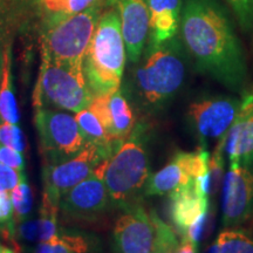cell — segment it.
Listing matches in <instances>:
<instances>
[{
    "label": "cell",
    "instance_id": "11",
    "mask_svg": "<svg viewBox=\"0 0 253 253\" xmlns=\"http://www.w3.org/2000/svg\"><path fill=\"white\" fill-rule=\"evenodd\" d=\"M107 161L108 158L103 160L88 178L72 188L61 198L59 209L63 218L74 221L93 220L106 212L112 203L103 182Z\"/></svg>",
    "mask_w": 253,
    "mask_h": 253
},
{
    "label": "cell",
    "instance_id": "4",
    "mask_svg": "<svg viewBox=\"0 0 253 253\" xmlns=\"http://www.w3.org/2000/svg\"><path fill=\"white\" fill-rule=\"evenodd\" d=\"M149 176L144 128L134 126L131 134L119 144L107 161L103 182L112 204L126 209L137 203Z\"/></svg>",
    "mask_w": 253,
    "mask_h": 253
},
{
    "label": "cell",
    "instance_id": "15",
    "mask_svg": "<svg viewBox=\"0 0 253 253\" xmlns=\"http://www.w3.org/2000/svg\"><path fill=\"white\" fill-rule=\"evenodd\" d=\"M118 12L125 39L126 56L137 62L150 36V13L148 0H109Z\"/></svg>",
    "mask_w": 253,
    "mask_h": 253
},
{
    "label": "cell",
    "instance_id": "21",
    "mask_svg": "<svg viewBox=\"0 0 253 253\" xmlns=\"http://www.w3.org/2000/svg\"><path fill=\"white\" fill-rule=\"evenodd\" d=\"M89 250V244L81 236H55L47 242L38 243L37 252L41 253H82Z\"/></svg>",
    "mask_w": 253,
    "mask_h": 253
},
{
    "label": "cell",
    "instance_id": "26",
    "mask_svg": "<svg viewBox=\"0 0 253 253\" xmlns=\"http://www.w3.org/2000/svg\"><path fill=\"white\" fill-rule=\"evenodd\" d=\"M243 31H253V0H227Z\"/></svg>",
    "mask_w": 253,
    "mask_h": 253
},
{
    "label": "cell",
    "instance_id": "31",
    "mask_svg": "<svg viewBox=\"0 0 253 253\" xmlns=\"http://www.w3.org/2000/svg\"><path fill=\"white\" fill-rule=\"evenodd\" d=\"M18 236L19 238L27 240V242L39 243V224H38V219H25L21 223H19Z\"/></svg>",
    "mask_w": 253,
    "mask_h": 253
},
{
    "label": "cell",
    "instance_id": "12",
    "mask_svg": "<svg viewBox=\"0 0 253 253\" xmlns=\"http://www.w3.org/2000/svg\"><path fill=\"white\" fill-rule=\"evenodd\" d=\"M108 158L97 145L86 142L82 150L71 160L58 164H48L43 170L45 194L56 204L72 188L88 178L95 168Z\"/></svg>",
    "mask_w": 253,
    "mask_h": 253
},
{
    "label": "cell",
    "instance_id": "9",
    "mask_svg": "<svg viewBox=\"0 0 253 253\" xmlns=\"http://www.w3.org/2000/svg\"><path fill=\"white\" fill-rule=\"evenodd\" d=\"M208 175H211L210 155L205 147L196 151L179 150L162 169L149 176L143 191L145 196H168L192 179Z\"/></svg>",
    "mask_w": 253,
    "mask_h": 253
},
{
    "label": "cell",
    "instance_id": "10",
    "mask_svg": "<svg viewBox=\"0 0 253 253\" xmlns=\"http://www.w3.org/2000/svg\"><path fill=\"white\" fill-rule=\"evenodd\" d=\"M242 100L226 95L198 99L188 108V120L205 147L208 140H219L227 134L239 112Z\"/></svg>",
    "mask_w": 253,
    "mask_h": 253
},
{
    "label": "cell",
    "instance_id": "23",
    "mask_svg": "<svg viewBox=\"0 0 253 253\" xmlns=\"http://www.w3.org/2000/svg\"><path fill=\"white\" fill-rule=\"evenodd\" d=\"M13 205V221L21 223L30 216L33 209V192L26 179H23L9 191Z\"/></svg>",
    "mask_w": 253,
    "mask_h": 253
},
{
    "label": "cell",
    "instance_id": "17",
    "mask_svg": "<svg viewBox=\"0 0 253 253\" xmlns=\"http://www.w3.org/2000/svg\"><path fill=\"white\" fill-rule=\"evenodd\" d=\"M150 13V42L161 43L179 32L182 0H148Z\"/></svg>",
    "mask_w": 253,
    "mask_h": 253
},
{
    "label": "cell",
    "instance_id": "32",
    "mask_svg": "<svg viewBox=\"0 0 253 253\" xmlns=\"http://www.w3.org/2000/svg\"><path fill=\"white\" fill-rule=\"evenodd\" d=\"M12 252H17V251L12 249L11 246L2 244V243L0 242V253H12Z\"/></svg>",
    "mask_w": 253,
    "mask_h": 253
},
{
    "label": "cell",
    "instance_id": "6",
    "mask_svg": "<svg viewBox=\"0 0 253 253\" xmlns=\"http://www.w3.org/2000/svg\"><path fill=\"white\" fill-rule=\"evenodd\" d=\"M91 93L84 66H66L41 56L34 106L77 113L90 106Z\"/></svg>",
    "mask_w": 253,
    "mask_h": 253
},
{
    "label": "cell",
    "instance_id": "28",
    "mask_svg": "<svg viewBox=\"0 0 253 253\" xmlns=\"http://www.w3.org/2000/svg\"><path fill=\"white\" fill-rule=\"evenodd\" d=\"M24 178L23 171L0 163V191H11Z\"/></svg>",
    "mask_w": 253,
    "mask_h": 253
},
{
    "label": "cell",
    "instance_id": "3",
    "mask_svg": "<svg viewBox=\"0 0 253 253\" xmlns=\"http://www.w3.org/2000/svg\"><path fill=\"white\" fill-rule=\"evenodd\" d=\"M126 49L121 21L115 8L101 14L84 56V72L93 95L120 89Z\"/></svg>",
    "mask_w": 253,
    "mask_h": 253
},
{
    "label": "cell",
    "instance_id": "2",
    "mask_svg": "<svg viewBox=\"0 0 253 253\" xmlns=\"http://www.w3.org/2000/svg\"><path fill=\"white\" fill-rule=\"evenodd\" d=\"M189 59L181 37L148 45L135 73L138 91L148 106L161 109L171 102L185 81Z\"/></svg>",
    "mask_w": 253,
    "mask_h": 253
},
{
    "label": "cell",
    "instance_id": "16",
    "mask_svg": "<svg viewBox=\"0 0 253 253\" xmlns=\"http://www.w3.org/2000/svg\"><path fill=\"white\" fill-rule=\"evenodd\" d=\"M225 153L230 163L246 166L253 161V91L243 97L235 122L225 135Z\"/></svg>",
    "mask_w": 253,
    "mask_h": 253
},
{
    "label": "cell",
    "instance_id": "22",
    "mask_svg": "<svg viewBox=\"0 0 253 253\" xmlns=\"http://www.w3.org/2000/svg\"><path fill=\"white\" fill-rule=\"evenodd\" d=\"M59 204L54 203L43 192L42 203L40 208V216L38 218L39 224V243L47 242L58 236V212Z\"/></svg>",
    "mask_w": 253,
    "mask_h": 253
},
{
    "label": "cell",
    "instance_id": "7",
    "mask_svg": "<svg viewBox=\"0 0 253 253\" xmlns=\"http://www.w3.org/2000/svg\"><path fill=\"white\" fill-rule=\"evenodd\" d=\"M211 175L197 177L169 194L170 219L181 236L179 242L198 246L209 212Z\"/></svg>",
    "mask_w": 253,
    "mask_h": 253
},
{
    "label": "cell",
    "instance_id": "18",
    "mask_svg": "<svg viewBox=\"0 0 253 253\" xmlns=\"http://www.w3.org/2000/svg\"><path fill=\"white\" fill-rule=\"evenodd\" d=\"M108 107L110 116L109 137L112 141L121 142L128 137L134 129V113L121 89L109 95Z\"/></svg>",
    "mask_w": 253,
    "mask_h": 253
},
{
    "label": "cell",
    "instance_id": "30",
    "mask_svg": "<svg viewBox=\"0 0 253 253\" xmlns=\"http://www.w3.org/2000/svg\"><path fill=\"white\" fill-rule=\"evenodd\" d=\"M9 34H11V27H9L8 18L6 17L4 8L0 6V69H1L6 49L11 47L8 41Z\"/></svg>",
    "mask_w": 253,
    "mask_h": 253
},
{
    "label": "cell",
    "instance_id": "34",
    "mask_svg": "<svg viewBox=\"0 0 253 253\" xmlns=\"http://www.w3.org/2000/svg\"><path fill=\"white\" fill-rule=\"evenodd\" d=\"M252 217H253V213H252Z\"/></svg>",
    "mask_w": 253,
    "mask_h": 253
},
{
    "label": "cell",
    "instance_id": "25",
    "mask_svg": "<svg viewBox=\"0 0 253 253\" xmlns=\"http://www.w3.org/2000/svg\"><path fill=\"white\" fill-rule=\"evenodd\" d=\"M0 144L7 145L13 149L24 153L26 147L25 135L20 126L15 123L0 121Z\"/></svg>",
    "mask_w": 253,
    "mask_h": 253
},
{
    "label": "cell",
    "instance_id": "33",
    "mask_svg": "<svg viewBox=\"0 0 253 253\" xmlns=\"http://www.w3.org/2000/svg\"><path fill=\"white\" fill-rule=\"evenodd\" d=\"M0 74H1V69H0Z\"/></svg>",
    "mask_w": 253,
    "mask_h": 253
},
{
    "label": "cell",
    "instance_id": "27",
    "mask_svg": "<svg viewBox=\"0 0 253 253\" xmlns=\"http://www.w3.org/2000/svg\"><path fill=\"white\" fill-rule=\"evenodd\" d=\"M0 227L13 232V205L9 191H0Z\"/></svg>",
    "mask_w": 253,
    "mask_h": 253
},
{
    "label": "cell",
    "instance_id": "13",
    "mask_svg": "<svg viewBox=\"0 0 253 253\" xmlns=\"http://www.w3.org/2000/svg\"><path fill=\"white\" fill-rule=\"evenodd\" d=\"M125 212L114 227V249L123 253H150L157 249V219L154 211L148 212L135 203L123 209Z\"/></svg>",
    "mask_w": 253,
    "mask_h": 253
},
{
    "label": "cell",
    "instance_id": "1",
    "mask_svg": "<svg viewBox=\"0 0 253 253\" xmlns=\"http://www.w3.org/2000/svg\"><path fill=\"white\" fill-rule=\"evenodd\" d=\"M179 32L196 71L236 93L243 91L248 81L244 49L218 0H184Z\"/></svg>",
    "mask_w": 253,
    "mask_h": 253
},
{
    "label": "cell",
    "instance_id": "24",
    "mask_svg": "<svg viewBox=\"0 0 253 253\" xmlns=\"http://www.w3.org/2000/svg\"><path fill=\"white\" fill-rule=\"evenodd\" d=\"M100 2V0H42L43 6L53 14V18L80 13Z\"/></svg>",
    "mask_w": 253,
    "mask_h": 253
},
{
    "label": "cell",
    "instance_id": "20",
    "mask_svg": "<svg viewBox=\"0 0 253 253\" xmlns=\"http://www.w3.org/2000/svg\"><path fill=\"white\" fill-rule=\"evenodd\" d=\"M213 253H253V235L243 230L226 227L208 250Z\"/></svg>",
    "mask_w": 253,
    "mask_h": 253
},
{
    "label": "cell",
    "instance_id": "29",
    "mask_svg": "<svg viewBox=\"0 0 253 253\" xmlns=\"http://www.w3.org/2000/svg\"><path fill=\"white\" fill-rule=\"evenodd\" d=\"M0 163L17 169L19 171H23L25 166L23 154L4 144H0Z\"/></svg>",
    "mask_w": 253,
    "mask_h": 253
},
{
    "label": "cell",
    "instance_id": "14",
    "mask_svg": "<svg viewBox=\"0 0 253 253\" xmlns=\"http://www.w3.org/2000/svg\"><path fill=\"white\" fill-rule=\"evenodd\" d=\"M253 213V172L244 164L230 163L224 178L223 217L225 227L245 223Z\"/></svg>",
    "mask_w": 253,
    "mask_h": 253
},
{
    "label": "cell",
    "instance_id": "8",
    "mask_svg": "<svg viewBox=\"0 0 253 253\" xmlns=\"http://www.w3.org/2000/svg\"><path fill=\"white\" fill-rule=\"evenodd\" d=\"M36 126L40 150L49 164L71 160L80 153L86 140L75 116L49 108H38Z\"/></svg>",
    "mask_w": 253,
    "mask_h": 253
},
{
    "label": "cell",
    "instance_id": "19",
    "mask_svg": "<svg viewBox=\"0 0 253 253\" xmlns=\"http://www.w3.org/2000/svg\"><path fill=\"white\" fill-rule=\"evenodd\" d=\"M11 47L6 49L0 74V120L9 123H19V109L13 93L12 79Z\"/></svg>",
    "mask_w": 253,
    "mask_h": 253
},
{
    "label": "cell",
    "instance_id": "5",
    "mask_svg": "<svg viewBox=\"0 0 253 253\" xmlns=\"http://www.w3.org/2000/svg\"><path fill=\"white\" fill-rule=\"evenodd\" d=\"M100 17L101 2L80 13L53 18L41 38V56L66 66H84Z\"/></svg>",
    "mask_w": 253,
    "mask_h": 253
}]
</instances>
